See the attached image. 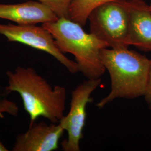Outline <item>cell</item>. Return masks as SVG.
Here are the masks:
<instances>
[{
  "mask_svg": "<svg viewBox=\"0 0 151 151\" xmlns=\"http://www.w3.org/2000/svg\"><path fill=\"white\" fill-rule=\"evenodd\" d=\"M6 88L19 93L24 109L30 119V124L40 116L53 123H60L65 116L67 97L65 87H52L45 78L31 67H17L13 71L7 70Z\"/></svg>",
  "mask_w": 151,
  "mask_h": 151,
  "instance_id": "cell-1",
  "label": "cell"
},
{
  "mask_svg": "<svg viewBox=\"0 0 151 151\" xmlns=\"http://www.w3.org/2000/svg\"><path fill=\"white\" fill-rule=\"evenodd\" d=\"M100 58L110 76L111 90L97 103L98 108L104 107L116 99L145 96L151 60L128 47L103 49Z\"/></svg>",
  "mask_w": 151,
  "mask_h": 151,
  "instance_id": "cell-2",
  "label": "cell"
},
{
  "mask_svg": "<svg viewBox=\"0 0 151 151\" xmlns=\"http://www.w3.org/2000/svg\"><path fill=\"white\" fill-rule=\"evenodd\" d=\"M50 32L57 47L63 53L75 58L78 70L87 79L101 77L106 69L100 58L101 50L108 45L91 32L87 33L80 24L68 18L42 24Z\"/></svg>",
  "mask_w": 151,
  "mask_h": 151,
  "instance_id": "cell-3",
  "label": "cell"
},
{
  "mask_svg": "<svg viewBox=\"0 0 151 151\" xmlns=\"http://www.w3.org/2000/svg\"><path fill=\"white\" fill-rule=\"evenodd\" d=\"M130 1L110 2L94 9L88 16L90 32L109 48L129 47Z\"/></svg>",
  "mask_w": 151,
  "mask_h": 151,
  "instance_id": "cell-4",
  "label": "cell"
},
{
  "mask_svg": "<svg viewBox=\"0 0 151 151\" xmlns=\"http://www.w3.org/2000/svg\"><path fill=\"white\" fill-rule=\"evenodd\" d=\"M101 82V78L87 79L72 92L70 109L60 123L68 133L67 139L62 143L65 151H80V142L86 118L87 104L91 101V95Z\"/></svg>",
  "mask_w": 151,
  "mask_h": 151,
  "instance_id": "cell-5",
  "label": "cell"
},
{
  "mask_svg": "<svg viewBox=\"0 0 151 151\" xmlns=\"http://www.w3.org/2000/svg\"><path fill=\"white\" fill-rule=\"evenodd\" d=\"M0 34L5 37L9 42L24 44L48 53L72 74L79 71L77 63L60 50L52 34L42 26L0 24Z\"/></svg>",
  "mask_w": 151,
  "mask_h": 151,
  "instance_id": "cell-6",
  "label": "cell"
},
{
  "mask_svg": "<svg viewBox=\"0 0 151 151\" xmlns=\"http://www.w3.org/2000/svg\"><path fill=\"white\" fill-rule=\"evenodd\" d=\"M65 129L60 123L35 122L24 133L17 135L13 151H52L58 148Z\"/></svg>",
  "mask_w": 151,
  "mask_h": 151,
  "instance_id": "cell-7",
  "label": "cell"
},
{
  "mask_svg": "<svg viewBox=\"0 0 151 151\" xmlns=\"http://www.w3.org/2000/svg\"><path fill=\"white\" fill-rule=\"evenodd\" d=\"M0 19L18 25H35L54 22L58 17L47 6L30 0L17 4H0Z\"/></svg>",
  "mask_w": 151,
  "mask_h": 151,
  "instance_id": "cell-8",
  "label": "cell"
},
{
  "mask_svg": "<svg viewBox=\"0 0 151 151\" xmlns=\"http://www.w3.org/2000/svg\"><path fill=\"white\" fill-rule=\"evenodd\" d=\"M128 44L151 51V9L142 0H130Z\"/></svg>",
  "mask_w": 151,
  "mask_h": 151,
  "instance_id": "cell-9",
  "label": "cell"
},
{
  "mask_svg": "<svg viewBox=\"0 0 151 151\" xmlns=\"http://www.w3.org/2000/svg\"><path fill=\"white\" fill-rule=\"evenodd\" d=\"M118 1L128 0H73L69 11V19L84 27L91 11L99 6Z\"/></svg>",
  "mask_w": 151,
  "mask_h": 151,
  "instance_id": "cell-10",
  "label": "cell"
},
{
  "mask_svg": "<svg viewBox=\"0 0 151 151\" xmlns=\"http://www.w3.org/2000/svg\"><path fill=\"white\" fill-rule=\"evenodd\" d=\"M10 93L6 87H0V120L4 118L5 114L17 116L19 113V108L17 104L8 99Z\"/></svg>",
  "mask_w": 151,
  "mask_h": 151,
  "instance_id": "cell-11",
  "label": "cell"
},
{
  "mask_svg": "<svg viewBox=\"0 0 151 151\" xmlns=\"http://www.w3.org/2000/svg\"><path fill=\"white\" fill-rule=\"evenodd\" d=\"M47 6L58 18L69 19L70 5L73 0H37Z\"/></svg>",
  "mask_w": 151,
  "mask_h": 151,
  "instance_id": "cell-12",
  "label": "cell"
},
{
  "mask_svg": "<svg viewBox=\"0 0 151 151\" xmlns=\"http://www.w3.org/2000/svg\"><path fill=\"white\" fill-rule=\"evenodd\" d=\"M144 97L145 98V100H146V103L147 104L148 108L151 110V62H150L148 85L147 87L146 93H145Z\"/></svg>",
  "mask_w": 151,
  "mask_h": 151,
  "instance_id": "cell-13",
  "label": "cell"
},
{
  "mask_svg": "<svg viewBox=\"0 0 151 151\" xmlns=\"http://www.w3.org/2000/svg\"><path fill=\"white\" fill-rule=\"evenodd\" d=\"M9 150L6 147L4 143L0 139V151H8Z\"/></svg>",
  "mask_w": 151,
  "mask_h": 151,
  "instance_id": "cell-14",
  "label": "cell"
},
{
  "mask_svg": "<svg viewBox=\"0 0 151 151\" xmlns=\"http://www.w3.org/2000/svg\"><path fill=\"white\" fill-rule=\"evenodd\" d=\"M150 8H151V5H150Z\"/></svg>",
  "mask_w": 151,
  "mask_h": 151,
  "instance_id": "cell-15",
  "label": "cell"
}]
</instances>
